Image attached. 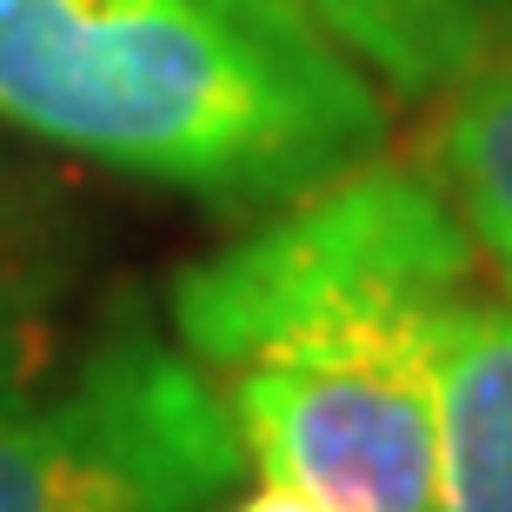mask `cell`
Masks as SVG:
<instances>
[{
  "label": "cell",
  "mask_w": 512,
  "mask_h": 512,
  "mask_svg": "<svg viewBox=\"0 0 512 512\" xmlns=\"http://www.w3.org/2000/svg\"><path fill=\"white\" fill-rule=\"evenodd\" d=\"M227 512H333V506H320L313 493L286 486V479H253V486H247L240 499H233Z\"/></svg>",
  "instance_id": "8"
},
{
  "label": "cell",
  "mask_w": 512,
  "mask_h": 512,
  "mask_svg": "<svg viewBox=\"0 0 512 512\" xmlns=\"http://www.w3.org/2000/svg\"><path fill=\"white\" fill-rule=\"evenodd\" d=\"M240 466V433L193 353L140 326L0 413V512H207Z\"/></svg>",
  "instance_id": "3"
},
{
  "label": "cell",
  "mask_w": 512,
  "mask_h": 512,
  "mask_svg": "<svg viewBox=\"0 0 512 512\" xmlns=\"http://www.w3.org/2000/svg\"><path fill=\"white\" fill-rule=\"evenodd\" d=\"M439 187L512 293V54L466 74L439 120Z\"/></svg>",
  "instance_id": "6"
},
{
  "label": "cell",
  "mask_w": 512,
  "mask_h": 512,
  "mask_svg": "<svg viewBox=\"0 0 512 512\" xmlns=\"http://www.w3.org/2000/svg\"><path fill=\"white\" fill-rule=\"evenodd\" d=\"M439 512H512V306L473 293L439 326Z\"/></svg>",
  "instance_id": "4"
},
{
  "label": "cell",
  "mask_w": 512,
  "mask_h": 512,
  "mask_svg": "<svg viewBox=\"0 0 512 512\" xmlns=\"http://www.w3.org/2000/svg\"><path fill=\"white\" fill-rule=\"evenodd\" d=\"M473 273L453 193L366 160L193 260L167 313L260 479L333 512H439V326Z\"/></svg>",
  "instance_id": "1"
},
{
  "label": "cell",
  "mask_w": 512,
  "mask_h": 512,
  "mask_svg": "<svg viewBox=\"0 0 512 512\" xmlns=\"http://www.w3.org/2000/svg\"><path fill=\"white\" fill-rule=\"evenodd\" d=\"M0 120L220 207H286L386 133L300 0H0Z\"/></svg>",
  "instance_id": "2"
},
{
  "label": "cell",
  "mask_w": 512,
  "mask_h": 512,
  "mask_svg": "<svg viewBox=\"0 0 512 512\" xmlns=\"http://www.w3.org/2000/svg\"><path fill=\"white\" fill-rule=\"evenodd\" d=\"M47 333H54V266L34 233L0 207V413L34 399Z\"/></svg>",
  "instance_id": "7"
},
{
  "label": "cell",
  "mask_w": 512,
  "mask_h": 512,
  "mask_svg": "<svg viewBox=\"0 0 512 512\" xmlns=\"http://www.w3.org/2000/svg\"><path fill=\"white\" fill-rule=\"evenodd\" d=\"M300 14L413 100L512 54V0H300Z\"/></svg>",
  "instance_id": "5"
}]
</instances>
